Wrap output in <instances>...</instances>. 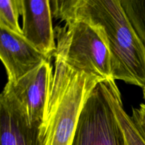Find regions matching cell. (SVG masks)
I'll use <instances>...</instances> for the list:
<instances>
[{"label":"cell","mask_w":145,"mask_h":145,"mask_svg":"<svg viewBox=\"0 0 145 145\" xmlns=\"http://www.w3.org/2000/svg\"><path fill=\"white\" fill-rule=\"evenodd\" d=\"M0 58L9 84L16 83L44 62L50 61L22 35L4 27H0Z\"/></svg>","instance_id":"cell-7"},{"label":"cell","mask_w":145,"mask_h":145,"mask_svg":"<svg viewBox=\"0 0 145 145\" xmlns=\"http://www.w3.org/2000/svg\"><path fill=\"white\" fill-rule=\"evenodd\" d=\"M131 117L134 124L145 140V105L140 104L138 108H133Z\"/></svg>","instance_id":"cell-12"},{"label":"cell","mask_w":145,"mask_h":145,"mask_svg":"<svg viewBox=\"0 0 145 145\" xmlns=\"http://www.w3.org/2000/svg\"><path fill=\"white\" fill-rule=\"evenodd\" d=\"M110 98L113 108L118 120L123 129L127 145H145V140L135 125L132 120L131 117L126 113L123 108L121 99V93L116 85V81H110Z\"/></svg>","instance_id":"cell-9"},{"label":"cell","mask_w":145,"mask_h":145,"mask_svg":"<svg viewBox=\"0 0 145 145\" xmlns=\"http://www.w3.org/2000/svg\"><path fill=\"white\" fill-rule=\"evenodd\" d=\"M110 80L101 82L91 93L72 145H127L111 101Z\"/></svg>","instance_id":"cell-4"},{"label":"cell","mask_w":145,"mask_h":145,"mask_svg":"<svg viewBox=\"0 0 145 145\" xmlns=\"http://www.w3.org/2000/svg\"><path fill=\"white\" fill-rule=\"evenodd\" d=\"M22 16L23 36L48 58L57 51L52 14L49 0H18Z\"/></svg>","instance_id":"cell-6"},{"label":"cell","mask_w":145,"mask_h":145,"mask_svg":"<svg viewBox=\"0 0 145 145\" xmlns=\"http://www.w3.org/2000/svg\"><path fill=\"white\" fill-rule=\"evenodd\" d=\"M123 11L145 48V0H120Z\"/></svg>","instance_id":"cell-10"},{"label":"cell","mask_w":145,"mask_h":145,"mask_svg":"<svg viewBox=\"0 0 145 145\" xmlns=\"http://www.w3.org/2000/svg\"><path fill=\"white\" fill-rule=\"evenodd\" d=\"M39 128L31 125L19 103L3 89L0 96L1 145H40Z\"/></svg>","instance_id":"cell-8"},{"label":"cell","mask_w":145,"mask_h":145,"mask_svg":"<svg viewBox=\"0 0 145 145\" xmlns=\"http://www.w3.org/2000/svg\"><path fill=\"white\" fill-rule=\"evenodd\" d=\"M143 96H144V102H145V88L144 89H143ZM144 105H145V103H144Z\"/></svg>","instance_id":"cell-13"},{"label":"cell","mask_w":145,"mask_h":145,"mask_svg":"<svg viewBox=\"0 0 145 145\" xmlns=\"http://www.w3.org/2000/svg\"><path fill=\"white\" fill-rule=\"evenodd\" d=\"M54 70L50 61H46L14 84H6L4 90L19 103L31 125L40 127L48 107Z\"/></svg>","instance_id":"cell-5"},{"label":"cell","mask_w":145,"mask_h":145,"mask_svg":"<svg viewBox=\"0 0 145 145\" xmlns=\"http://www.w3.org/2000/svg\"><path fill=\"white\" fill-rule=\"evenodd\" d=\"M19 16L18 0H0V27L23 35L18 23Z\"/></svg>","instance_id":"cell-11"},{"label":"cell","mask_w":145,"mask_h":145,"mask_svg":"<svg viewBox=\"0 0 145 145\" xmlns=\"http://www.w3.org/2000/svg\"><path fill=\"white\" fill-rule=\"evenodd\" d=\"M54 59L53 79L38 139L40 145H72L84 104L103 80L72 69L58 57Z\"/></svg>","instance_id":"cell-2"},{"label":"cell","mask_w":145,"mask_h":145,"mask_svg":"<svg viewBox=\"0 0 145 145\" xmlns=\"http://www.w3.org/2000/svg\"><path fill=\"white\" fill-rule=\"evenodd\" d=\"M52 17L82 18L103 28L111 55L113 77L145 88V48L130 25L120 0H52Z\"/></svg>","instance_id":"cell-1"},{"label":"cell","mask_w":145,"mask_h":145,"mask_svg":"<svg viewBox=\"0 0 145 145\" xmlns=\"http://www.w3.org/2000/svg\"><path fill=\"white\" fill-rule=\"evenodd\" d=\"M62 21L64 25L54 28L55 56L78 72L103 81L113 79L111 55L103 28L82 18H68Z\"/></svg>","instance_id":"cell-3"}]
</instances>
